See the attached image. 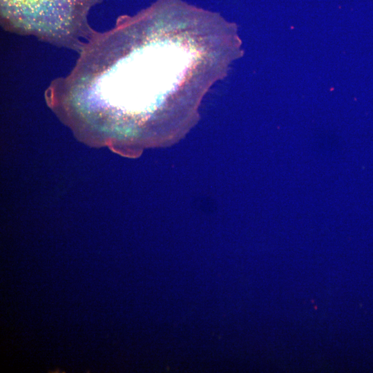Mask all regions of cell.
<instances>
[{
  "mask_svg": "<svg viewBox=\"0 0 373 373\" xmlns=\"http://www.w3.org/2000/svg\"><path fill=\"white\" fill-rule=\"evenodd\" d=\"M232 26L188 8L162 6L95 31L48 104L79 136L113 146L173 142L197 120L209 88L238 52Z\"/></svg>",
  "mask_w": 373,
  "mask_h": 373,
  "instance_id": "1",
  "label": "cell"
}]
</instances>
